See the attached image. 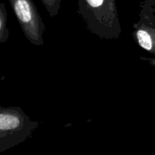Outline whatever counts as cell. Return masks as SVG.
Returning <instances> with one entry per match:
<instances>
[{"mask_svg": "<svg viewBox=\"0 0 155 155\" xmlns=\"http://www.w3.org/2000/svg\"><path fill=\"white\" fill-rule=\"evenodd\" d=\"M77 12L90 33L115 40L122 34L116 0H78Z\"/></svg>", "mask_w": 155, "mask_h": 155, "instance_id": "1", "label": "cell"}, {"mask_svg": "<svg viewBox=\"0 0 155 155\" xmlns=\"http://www.w3.org/2000/svg\"><path fill=\"white\" fill-rule=\"evenodd\" d=\"M39 127L20 107H0V152L30 139Z\"/></svg>", "mask_w": 155, "mask_h": 155, "instance_id": "2", "label": "cell"}, {"mask_svg": "<svg viewBox=\"0 0 155 155\" xmlns=\"http://www.w3.org/2000/svg\"><path fill=\"white\" fill-rule=\"evenodd\" d=\"M8 1L27 40L35 46L43 45L45 26L33 0Z\"/></svg>", "mask_w": 155, "mask_h": 155, "instance_id": "3", "label": "cell"}, {"mask_svg": "<svg viewBox=\"0 0 155 155\" xmlns=\"http://www.w3.org/2000/svg\"><path fill=\"white\" fill-rule=\"evenodd\" d=\"M133 36L136 43L147 51L155 55V27L138 21L134 24Z\"/></svg>", "mask_w": 155, "mask_h": 155, "instance_id": "4", "label": "cell"}, {"mask_svg": "<svg viewBox=\"0 0 155 155\" xmlns=\"http://www.w3.org/2000/svg\"><path fill=\"white\" fill-rule=\"evenodd\" d=\"M140 7L139 22L155 27V0H143Z\"/></svg>", "mask_w": 155, "mask_h": 155, "instance_id": "5", "label": "cell"}, {"mask_svg": "<svg viewBox=\"0 0 155 155\" xmlns=\"http://www.w3.org/2000/svg\"><path fill=\"white\" fill-rule=\"evenodd\" d=\"M8 12L5 5L3 2L0 4V42H6L9 36V31L7 27Z\"/></svg>", "mask_w": 155, "mask_h": 155, "instance_id": "6", "label": "cell"}, {"mask_svg": "<svg viewBox=\"0 0 155 155\" xmlns=\"http://www.w3.org/2000/svg\"><path fill=\"white\" fill-rule=\"evenodd\" d=\"M45 6L50 17L57 16L61 8V0H40Z\"/></svg>", "mask_w": 155, "mask_h": 155, "instance_id": "7", "label": "cell"}, {"mask_svg": "<svg viewBox=\"0 0 155 155\" xmlns=\"http://www.w3.org/2000/svg\"><path fill=\"white\" fill-rule=\"evenodd\" d=\"M140 59L145 61H148L150 64L155 67V58H145L141 56Z\"/></svg>", "mask_w": 155, "mask_h": 155, "instance_id": "8", "label": "cell"}]
</instances>
